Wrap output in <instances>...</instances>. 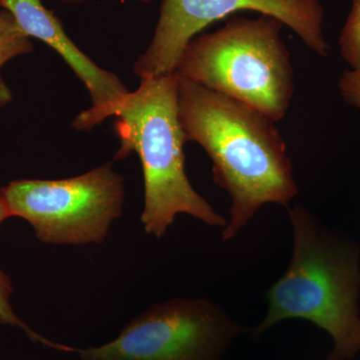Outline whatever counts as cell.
<instances>
[{
	"instance_id": "13",
	"label": "cell",
	"mask_w": 360,
	"mask_h": 360,
	"mask_svg": "<svg viewBox=\"0 0 360 360\" xmlns=\"http://www.w3.org/2000/svg\"><path fill=\"white\" fill-rule=\"evenodd\" d=\"M8 213H7L6 205H4L1 195H0V225H1L4 220L8 219Z\"/></svg>"
},
{
	"instance_id": "12",
	"label": "cell",
	"mask_w": 360,
	"mask_h": 360,
	"mask_svg": "<svg viewBox=\"0 0 360 360\" xmlns=\"http://www.w3.org/2000/svg\"><path fill=\"white\" fill-rule=\"evenodd\" d=\"M340 90L345 103L360 108V71H345L340 80Z\"/></svg>"
},
{
	"instance_id": "14",
	"label": "cell",
	"mask_w": 360,
	"mask_h": 360,
	"mask_svg": "<svg viewBox=\"0 0 360 360\" xmlns=\"http://www.w3.org/2000/svg\"><path fill=\"white\" fill-rule=\"evenodd\" d=\"M66 4H79V2L85 1V0H63Z\"/></svg>"
},
{
	"instance_id": "10",
	"label": "cell",
	"mask_w": 360,
	"mask_h": 360,
	"mask_svg": "<svg viewBox=\"0 0 360 360\" xmlns=\"http://www.w3.org/2000/svg\"><path fill=\"white\" fill-rule=\"evenodd\" d=\"M11 293H13V285H11V279L0 269V323L4 324V326H18V328L25 331L30 340H32L33 342L41 343L44 347L53 348V349L58 350V352H77V348L53 342V341L47 340L44 336L33 331L30 326H26L25 322L16 316L13 309H11V303H9Z\"/></svg>"
},
{
	"instance_id": "3",
	"label": "cell",
	"mask_w": 360,
	"mask_h": 360,
	"mask_svg": "<svg viewBox=\"0 0 360 360\" xmlns=\"http://www.w3.org/2000/svg\"><path fill=\"white\" fill-rule=\"evenodd\" d=\"M293 229L292 259L267 291L269 311L255 335L286 319H303L335 340L328 360L352 359L360 352L356 255L328 240L302 206L288 208Z\"/></svg>"
},
{
	"instance_id": "8",
	"label": "cell",
	"mask_w": 360,
	"mask_h": 360,
	"mask_svg": "<svg viewBox=\"0 0 360 360\" xmlns=\"http://www.w3.org/2000/svg\"><path fill=\"white\" fill-rule=\"evenodd\" d=\"M0 6L11 13L20 30L54 49L84 82L91 97V108L72 122L78 130H90L108 120V115L129 90L120 78L97 66L66 34L65 28L41 0H0Z\"/></svg>"
},
{
	"instance_id": "5",
	"label": "cell",
	"mask_w": 360,
	"mask_h": 360,
	"mask_svg": "<svg viewBox=\"0 0 360 360\" xmlns=\"http://www.w3.org/2000/svg\"><path fill=\"white\" fill-rule=\"evenodd\" d=\"M0 195L8 217L30 222L42 243H101L122 215L124 181L106 163L71 179L14 180Z\"/></svg>"
},
{
	"instance_id": "6",
	"label": "cell",
	"mask_w": 360,
	"mask_h": 360,
	"mask_svg": "<svg viewBox=\"0 0 360 360\" xmlns=\"http://www.w3.org/2000/svg\"><path fill=\"white\" fill-rule=\"evenodd\" d=\"M243 329L207 300L151 305L105 345L78 349L80 360H220Z\"/></svg>"
},
{
	"instance_id": "11",
	"label": "cell",
	"mask_w": 360,
	"mask_h": 360,
	"mask_svg": "<svg viewBox=\"0 0 360 360\" xmlns=\"http://www.w3.org/2000/svg\"><path fill=\"white\" fill-rule=\"evenodd\" d=\"M341 56L352 70L360 71V0H354L340 39Z\"/></svg>"
},
{
	"instance_id": "2",
	"label": "cell",
	"mask_w": 360,
	"mask_h": 360,
	"mask_svg": "<svg viewBox=\"0 0 360 360\" xmlns=\"http://www.w3.org/2000/svg\"><path fill=\"white\" fill-rule=\"evenodd\" d=\"M176 72L141 79L108 112L116 117L120 149L115 160L132 153L141 160L144 181L141 222L146 233L162 238L175 217L186 213L210 226L227 221L193 188L186 172V134L179 118Z\"/></svg>"
},
{
	"instance_id": "7",
	"label": "cell",
	"mask_w": 360,
	"mask_h": 360,
	"mask_svg": "<svg viewBox=\"0 0 360 360\" xmlns=\"http://www.w3.org/2000/svg\"><path fill=\"white\" fill-rule=\"evenodd\" d=\"M241 11L276 18L311 51L328 56L330 46L323 34L321 0H162L155 35L135 63V75L146 79L175 72L187 45L198 33Z\"/></svg>"
},
{
	"instance_id": "4",
	"label": "cell",
	"mask_w": 360,
	"mask_h": 360,
	"mask_svg": "<svg viewBox=\"0 0 360 360\" xmlns=\"http://www.w3.org/2000/svg\"><path fill=\"white\" fill-rule=\"evenodd\" d=\"M283 26L262 14L232 18L217 32L194 37L175 72L278 122L288 113L295 92Z\"/></svg>"
},
{
	"instance_id": "1",
	"label": "cell",
	"mask_w": 360,
	"mask_h": 360,
	"mask_svg": "<svg viewBox=\"0 0 360 360\" xmlns=\"http://www.w3.org/2000/svg\"><path fill=\"white\" fill-rule=\"evenodd\" d=\"M179 105L186 141L205 149L212 160L215 184L231 196V220L224 240L236 238L262 205L288 207L298 188L276 122L246 104L181 77Z\"/></svg>"
},
{
	"instance_id": "9",
	"label": "cell",
	"mask_w": 360,
	"mask_h": 360,
	"mask_svg": "<svg viewBox=\"0 0 360 360\" xmlns=\"http://www.w3.org/2000/svg\"><path fill=\"white\" fill-rule=\"evenodd\" d=\"M33 49L32 40L20 30L11 13H0V71L11 59L30 53ZM13 99V92L0 75V108Z\"/></svg>"
}]
</instances>
